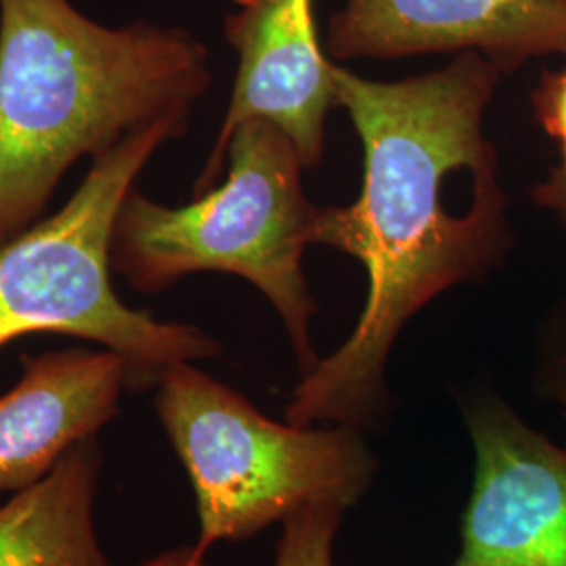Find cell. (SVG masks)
Masks as SVG:
<instances>
[{"instance_id": "obj_1", "label": "cell", "mask_w": 566, "mask_h": 566, "mask_svg": "<svg viewBox=\"0 0 566 566\" xmlns=\"http://www.w3.org/2000/svg\"><path fill=\"white\" fill-rule=\"evenodd\" d=\"M502 70L481 53L403 81H369L334 63L336 107L364 147L348 206H324L317 245L364 264L367 296L350 336L301 378L285 422L364 434L395 416L388 386L397 338L426 304L491 280L516 243L485 116Z\"/></svg>"}, {"instance_id": "obj_2", "label": "cell", "mask_w": 566, "mask_h": 566, "mask_svg": "<svg viewBox=\"0 0 566 566\" xmlns=\"http://www.w3.org/2000/svg\"><path fill=\"white\" fill-rule=\"evenodd\" d=\"M210 51L179 25H105L70 0H0V245L61 177L166 118H191Z\"/></svg>"}, {"instance_id": "obj_3", "label": "cell", "mask_w": 566, "mask_h": 566, "mask_svg": "<svg viewBox=\"0 0 566 566\" xmlns=\"http://www.w3.org/2000/svg\"><path fill=\"white\" fill-rule=\"evenodd\" d=\"M224 166V181L185 206L154 202L133 187L114 221L112 271L142 294L202 271L252 283L280 315L304 378L322 359L311 336L319 306L303 264L324 206L306 198L303 158L273 122H242Z\"/></svg>"}, {"instance_id": "obj_4", "label": "cell", "mask_w": 566, "mask_h": 566, "mask_svg": "<svg viewBox=\"0 0 566 566\" xmlns=\"http://www.w3.org/2000/svg\"><path fill=\"white\" fill-rule=\"evenodd\" d=\"M191 118H166L93 160L70 202L0 245V348L30 334H63L120 355L128 390H156L179 364L223 346L198 325L160 322L122 303L112 285V231L124 198L154 154Z\"/></svg>"}, {"instance_id": "obj_5", "label": "cell", "mask_w": 566, "mask_h": 566, "mask_svg": "<svg viewBox=\"0 0 566 566\" xmlns=\"http://www.w3.org/2000/svg\"><path fill=\"white\" fill-rule=\"evenodd\" d=\"M154 409L196 493L200 554L250 539L313 502L357 506L380 472L364 432L275 422L193 364L164 374Z\"/></svg>"}, {"instance_id": "obj_6", "label": "cell", "mask_w": 566, "mask_h": 566, "mask_svg": "<svg viewBox=\"0 0 566 566\" xmlns=\"http://www.w3.org/2000/svg\"><path fill=\"white\" fill-rule=\"evenodd\" d=\"M474 449L462 552L449 566H566V446L518 416L495 386L458 388Z\"/></svg>"}, {"instance_id": "obj_7", "label": "cell", "mask_w": 566, "mask_h": 566, "mask_svg": "<svg viewBox=\"0 0 566 566\" xmlns=\"http://www.w3.org/2000/svg\"><path fill=\"white\" fill-rule=\"evenodd\" d=\"M238 72L223 124L206 158L193 196L214 187L227 143L245 120L263 118L294 142L304 168L324 163L327 116L336 107L334 61L315 20V0H240L224 20Z\"/></svg>"}, {"instance_id": "obj_8", "label": "cell", "mask_w": 566, "mask_h": 566, "mask_svg": "<svg viewBox=\"0 0 566 566\" xmlns=\"http://www.w3.org/2000/svg\"><path fill=\"white\" fill-rule=\"evenodd\" d=\"M334 63L481 53L504 76L566 60V0H344L325 34Z\"/></svg>"}, {"instance_id": "obj_9", "label": "cell", "mask_w": 566, "mask_h": 566, "mask_svg": "<svg viewBox=\"0 0 566 566\" xmlns=\"http://www.w3.org/2000/svg\"><path fill=\"white\" fill-rule=\"evenodd\" d=\"M23 376L0 397V493L41 483L120 411L128 367L114 350L65 348L23 355Z\"/></svg>"}, {"instance_id": "obj_10", "label": "cell", "mask_w": 566, "mask_h": 566, "mask_svg": "<svg viewBox=\"0 0 566 566\" xmlns=\"http://www.w3.org/2000/svg\"><path fill=\"white\" fill-rule=\"evenodd\" d=\"M102 468L99 437H91L0 504V566H114L95 526Z\"/></svg>"}, {"instance_id": "obj_11", "label": "cell", "mask_w": 566, "mask_h": 566, "mask_svg": "<svg viewBox=\"0 0 566 566\" xmlns=\"http://www.w3.org/2000/svg\"><path fill=\"white\" fill-rule=\"evenodd\" d=\"M346 507L322 500L313 502L287 521L273 566H334V544L343 525Z\"/></svg>"}, {"instance_id": "obj_12", "label": "cell", "mask_w": 566, "mask_h": 566, "mask_svg": "<svg viewBox=\"0 0 566 566\" xmlns=\"http://www.w3.org/2000/svg\"><path fill=\"white\" fill-rule=\"evenodd\" d=\"M531 385L537 401L554 405L566 422V296L537 325Z\"/></svg>"}, {"instance_id": "obj_13", "label": "cell", "mask_w": 566, "mask_h": 566, "mask_svg": "<svg viewBox=\"0 0 566 566\" xmlns=\"http://www.w3.org/2000/svg\"><path fill=\"white\" fill-rule=\"evenodd\" d=\"M528 102L537 126L560 149H566V60L565 65L542 72Z\"/></svg>"}, {"instance_id": "obj_14", "label": "cell", "mask_w": 566, "mask_h": 566, "mask_svg": "<svg viewBox=\"0 0 566 566\" xmlns=\"http://www.w3.org/2000/svg\"><path fill=\"white\" fill-rule=\"evenodd\" d=\"M528 198L566 227V149H560V160L547 170L546 177L531 185Z\"/></svg>"}, {"instance_id": "obj_15", "label": "cell", "mask_w": 566, "mask_h": 566, "mask_svg": "<svg viewBox=\"0 0 566 566\" xmlns=\"http://www.w3.org/2000/svg\"><path fill=\"white\" fill-rule=\"evenodd\" d=\"M142 566H210L206 554H200L196 546H179L166 549L163 554L149 558Z\"/></svg>"}]
</instances>
